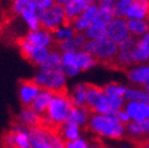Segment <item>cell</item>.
Masks as SVG:
<instances>
[{"label": "cell", "mask_w": 149, "mask_h": 148, "mask_svg": "<svg viewBox=\"0 0 149 148\" xmlns=\"http://www.w3.org/2000/svg\"><path fill=\"white\" fill-rule=\"evenodd\" d=\"M64 23H68V22H67L65 18L63 5L54 4L51 7L44 11L40 16V27L44 29H47L50 32L63 26Z\"/></svg>", "instance_id": "cell-7"}, {"label": "cell", "mask_w": 149, "mask_h": 148, "mask_svg": "<svg viewBox=\"0 0 149 148\" xmlns=\"http://www.w3.org/2000/svg\"><path fill=\"white\" fill-rule=\"evenodd\" d=\"M88 1H90L91 4H97V3L100 1V0H88Z\"/></svg>", "instance_id": "cell-43"}, {"label": "cell", "mask_w": 149, "mask_h": 148, "mask_svg": "<svg viewBox=\"0 0 149 148\" xmlns=\"http://www.w3.org/2000/svg\"><path fill=\"white\" fill-rule=\"evenodd\" d=\"M32 148H64V141L58 135L57 130L44 125L31 129Z\"/></svg>", "instance_id": "cell-4"}, {"label": "cell", "mask_w": 149, "mask_h": 148, "mask_svg": "<svg viewBox=\"0 0 149 148\" xmlns=\"http://www.w3.org/2000/svg\"><path fill=\"white\" fill-rule=\"evenodd\" d=\"M106 148H107V147H106Z\"/></svg>", "instance_id": "cell-44"}, {"label": "cell", "mask_w": 149, "mask_h": 148, "mask_svg": "<svg viewBox=\"0 0 149 148\" xmlns=\"http://www.w3.org/2000/svg\"><path fill=\"white\" fill-rule=\"evenodd\" d=\"M17 124L22 125V126H26L28 129L32 128H36L42 125V117L39 115L36 112L31 108V107H23L19 113L17 114Z\"/></svg>", "instance_id": "cell-17"}, {"label": "cell", "mask_w": 149, "mask_h": 148, "mask_svg": "<svg viewBox=\"0 0 149 148\" xmlns=\"http://www.w3.org/2000/svg\"><path fill=\"white\" fill-rule=\"evenodd\" d=\"M111 115H113V118L118 121V123H120V124H123V125H126L129 121H130V118H129V115H127V113L125 112V109L123 108V109H120V110H116V112H114V113H110Z\"/></svg>", "instance_id": "cell-39"}, {"label": "cell", "mask_w": 149, "mask_h": 148, "mask_svg": "<svg viewBox=\"0 0 149 148\" xmlns=\"http://www.w3.org/2000/svg\"><path fill=\"white\" fill-rule=\"evenodd\" d=\"M77 63H78V67L80 68V71L84 72V71H90L93 67H96L98 61L96 60L91 54H88L87 51L79 50V51H77Z\"/></svg>", "instance_id": "cell-27"}, {"label": "cell", "mask_w": 149, "mask_h": 148, "mask_svg": "<svg viewBox=\"0 0 149 148\" xmlns=\"http://www.w3.org/2000/svg\"><path fill=\"white\" fill-rule=\"evenodd\" d=\"M72 109L73 105L65 91L54 94L45 114L42 115V125L46 128L57 129L68 121Z\"/></svg>", "instance_id": "cell-1"}, {"label": "cell", "mask_w": 149, "mask_h": 148, "mask_svg": "<svg viewBox=\"0 0 149 148\" xmlns=\"http://www.w3.org/2000/svg\"><path fill=\"white\" fill-rule=\"evenodd\" d=\"M131 57L133 64L148 63L149 60V33L136 39L135 45L131 49Z\"/></svg>", "instance_id": "cell-13"}, {"label": "cell", "mask_w": 149, "mask_h": 148, "mask_svg": "<svg viewBox=\"0 0 149 148\" xmlns=\"http://www.w3.org/2000/svg\"><path fill=\"white\" fill-rule=\"evenodd\" d=\"M149 120L144 121H129L125 125V134L132 140H139L148 136Z\"/></svg>", "instance_id": "cell-18"}, {"label": "cell", "mask_w": 149, "mask_h": 148, "mask_svg": "<svg viewBox=\"0 0 149 148\" xmlns=\"http://www.w3.org/2000/svg\"><path fill=\"white\" fill-rule=\"evenodd\" d=\"M125 112L127 113L130 121H144L149 120V103L129 101L124 106Z\"/></svg>", "instance_id": "cell-14"}, {"label": "cell", "mask_w": 149, "mask_h": 148, "mask_svg": "<svg viewBox=\"0 0 149 148\" xmlns=\"http://www.w3.org/2000/svg\"><path fill=\"white\" fill-rule=\"evenodd\" d=\"M39 68L40 69H50V71L61 69V52H59L58 50L51 49L45 62H44Z\"/></svg>", "instance_id": "cell-31"}, {"label": "cell", "mask_w": 149, "mask_h": 148, "mask_svg": "<svg viewBox=\"0 0 149 148\" xmlns=\"http://www.w3.org/2000/svg\"><path fill=\"white\" fill-rule=\"evenodd\" d=\"M61 71L67 78H74L81 73L77 63V52L74 51L61 52Z\"/></svg>", "instance_id": "cell-16"}, {"label": "cell", "mask_w": 149, "mask_h": 148, "mask_svg": "<svg viewBox=\"0 0 149 148\" xmlns=\"http://www.w3.org/2000/svg\"><path fill=\"white\" fill-rule=\"evenodd\" d=\"M115 3H116V0H100L97 3V5H98V7H103V9L114 10Z\"/></svg>", "instance_id": "cell-40"}, {"label": "cell", "mask_w": 149, "mask_h": 148, "mask_svg": "<svg viewBox=\"0 0 149 148\" xmlns=\"http://www.w3.org/2000/svg\"><path fill=\"white\" fill-rule=\"evenodd\" d=\"M130 36L131 34L129 32L126 18L114 17L106 28V38H108L111 43H114L116 46L126 41Z\"/></svg>", "instance_id": "cell-9"}, {"label": "cell", "mask_w": 149, "mask_h": 148, "mask_svg": "<svg viewBox=\"0 0 149 148\" xmlns=\"http://www.w3.org/2000/svg\"><path fill=\"white\" fill-rule=\"evenodd\" d=\"M86 126L91 134L100 138L121 140L125 137V125L118 123L111 114L91 113Z\"/></svg>", "instance_id": "cell-2"}, {"label": "cell", "mask_w": 149, "mask_h": 148, "mask_svg": "<svg viewBox=\"0 0 149 148\" xmlns=\"http://www.w3.org/2000/svg\"><path fill=\"white\" fill-rule=\"evenodd\" d=\"M87 148H106V146H104L103 142L101 140H98V137H97V138H93L91 141H88Z\"/></svg>", "instance_id": "cell-41"}, {"label": "cell", "mask_w": 149, "mask_h": 148, "mask_svg": "<svg viewBox=\"0 0 149 148\" xmlns=\"http://www.w3.org/2000/svg\"><path fill=\"white\" fill-rule=\"evenodd\" d=\"M114 16V11L113 10H108V9H103V7H98V12H97V16H96L93 23L96 24H100L103 27H107L109 22L113 20Z\"/></svg>", "instance_id": "cell-34"}, {"label": "cell", "mask_w": 149, "mask_h": 148, "mask_svg": "<svg viewBox=\"0 0 149 148\" xmlns=\"http://www.w3.org/2000/svg\"><path fill=\"white\" fill-rule=\"evenodd\" d=\"M52 95H54V92L45 90V89H40V91L35 96V98L33 100V102L31 103L29 107H31L34 112H36L39 115L42 117L46 112V108L52 98Z\"/></svg>", "instance_id": "cell-21"}, {"label": "cell", "mask_w": 149, "mask_h": 148, "mask_svg": "<svg viewBox=\"0 0 149 148\" xmlns=\"http://www.w3.org/2000/svg\"><path fill=\"white\" fill-rule=\"evenodd\" d=\"M67 78L61 69L50 71V69H40L33 77V81L40 89H45L51 92H62L67 89Z\"/></svg>", "instance_id": "cell-3"}, {"label": "cell", "mask_w": 149, "mask_h": 148, "mask_svg": "<svg viewBox=\"0 0 149 148\" xmlns=\"http://www.w3.org/2000/svg\"><path fill=\"white\" fill-rule=\"evenodd\" d=\"M51 49H44V47H35L33 46V49L31 50V52L27 56L26 60H28L31 63H33L36 67H40V66L45 62L46 57L49 56Z\"/></svg>", "instance_id": "cell-30"}, {"label": "cell", "mask_w": 149, "mask_h": 148, "mask_svg": "<svg viewBox=\"0 0 149 148\" xmlns=\"http://www.w3.org/2000/svg\"><path fill=\"white\" fill-rule=\"evenodd\" d=\"M83 50L91 54L98 62L113 63L118 52V46L108 38H102L98 40H87Z\"/></svg>", "instance_id": "cell-5"}, {"label": "cell", "mask_w": 149, "mask_h": 148, "mask_svg": "<svg viewBox=\"0 0 149 148\" xmlns=\"http://www.w3.org/2000/svg\"><path fill=\"white\" fill-rule=\"evenodd\" d=\"M51 33H52V38H54V41L58 44V43H62V41L69 40L70 38H73L74 34H75V31L73 29V27L70 26V23H64L63 26L54 29Z\"/></svg>", "instance_id": "cell-29"}, {"label": "cell", "mask_w": 149, "mask_h": 148, "mask_svg": "<svg viewBox=\"0 0 149 148\" xmlns=\"http://www.w3.org/2000/svg\"><path fill=\"white\" fill-rule=\"evenodd\" d=\"M124 98L126 102L137 101V102H148L149 103V92L139 86H130L126 87L124 94Z\"/></svg>", "instance_id": "cell-25"}, {"label": "cell", "mask_w": 149, "mask_h": 148, "mask_svg": "<svg viewBox=\"0 0 149 148\" xmlns=\"http://www.w3.org/2000/svg\"><path fill=\"white\" fill-rule=\"evenodd\" d=\"M126 23L131 36L135 38H139L149 32L148 20H126Z\"/></svg>", "instance_id": "cell-26"}, {"label": "cell", "mask_w": 149, "mask_h": 148, "mask_svg": "<svg viewBox=\"0 0 149 148\" xmlns=\"http://www.w3.org/2000/svg\"><path fill=\"white\" fill-rule=\"evenodd\" d=\"M132 4H133V0H116V3L114 5V10H113L114 16L120 17V18H125L126 13H127V11Z\"/></svg>", "instance_id": "cell-36"}, {"label": "cell", "mask_w": 149, "mask_h": 148, "mask_svg": "<svg viewBox=\"0 0 149 148\" xmlns=\"http://www.w3.org/2000/svg\"><path fill=\"white\" fill-rule=\"evenodd\" d=\"M12 10L16 15L21 16L26 11L36 10V9L32 0H12Z\"/></svg>", "instance_id": "cell-35"}, {"label": "cell", "mask_w": 149, "mask_h": 148, "mask_svg": "<svg viewBox=\"0 0 149 148\" xmlns=\"http://www.w3.org/2000/svg\"><path fill=\"white\" fill-rule=\"evenodd\" d=\"M90 4L91 3L88 1V0H69L67 4H64L63 9H64L67 22L70 23V22L74 18H77Z\"/></svg>", "instance_id": "cell-20"}, {"label": "cell", "mask_w": 149, "mask_h": 148, "mask_svg": "<svg viewBox=\"0 0 149 148\" xmlns=\"http://www.w3.org/2000/svg\"><path fill=\"white\" fill-rule=\"evenodd\" d=\"M126 87L127 86H125L120 83H115V81H113V83H109L107 85H104L102 87V90L108 97H124Z\"/></svg>", "instance_id": "cell-32"}, {"label": "cell", "mask_w": 149, "mask_h": 148, "mask_svg": "<svg viewBox=\"0 0 149 148\" xmlns=\"http://www.w3.org/2000/svg\"><path fill=\"white\" fill-rule=\"evenodd\" d=\"M97 12H98V5L90 4L77 18H74L70 22V26L75 31V33H84L93 23L96 16H97Z\"/></svg>", "instance_id": "cell-11"}, {"label": "cell", "mask_w": 149, "mask_h": 148, "mask_svg": "<svg viewBox=\"0 0 149 148\" xmlns=\"http://www.w3.org/2000/svg\"><path fill=\"white\" fill-rule=\"evenodd\" d=\"M24 39L35 47L51 49L55 44L54 38H52V33L41 27L35 29V31H29L28 34L24 36Z\"/></svg>", "instance_id": "cell-12"}, {"label": "cell", "mask_w": 149, "mask_h": 148, "mask_svg": "<svg viewBox=\"0 0 149 148\" xmlns=\"http://www.w3.org/2000/svg\"><path fill=\"white\" fill-rule=\"evenodd\" d=\"M90 115H91V112L88 110L87 107H73L68 121L77 124L80 128H84L87 125Z\"/></svg>", "instance_id": "cell-24"}, {"label": "cell", "mask_w": 149, "mask_h": 148, "mask_svg": "<svg viewBox=\"0 0 149 148\" xmlns=\"http://www.w3.org/2000/svg\"><path fill=\"white\" fill-rule=\"evenodd\" d=\"M40 91V87L33 80H23L18 86V97L23 107H29L35 96Z\"/></svg>", "instance_id": "cell-15"}, {"label": "cell", "mask_w": 149, "mask_h": 148, "mask_svg": "<svg viewBox=\"0 0 149 148\" xmlns=\"http://www.w3.org/2000/svg\"><path fill=\"white\" fill-rule=\"evenodd\" d=\"M86 107L91 113L96 114H110L109 97L103 92L102 87L88 84L86 92Z\"/></svg>", "instance_id": "cell-6"}, {"label": "cell", "mask_w": 149, "mask_h": 148, "mask_svg": "<svg viewBox=\"0 0 149 148\" xmlns=\"http://www.w3.org/2000/svg\"><path fill=\"white\" fill-rule=\"evenodd\" d=\"M87 85V83H78L70 89L69 92H67L73 107H86Z\"/></svg>", "instance_id": "cell-19"}, {"label": "cell", "mask_w": 149, "mask_h": 148, "mask_svg": "<svg viewBox=\"0 0 149 148\" xmlns=\"http://www.w3.org/2000/svg\"><path fill=\"white\" fill-rule=\"evenodd\" d=\"M7 148H29L31 147V129L16 124L4 137Z\"/></svg>", "instance_id": "cell-8"}, {"label": "cell", "mask_w": 149, "mask_h": 148, "mask_svg": "<svg viewBox=\"0 0 149 148\" xmlns=\"http://www.w3.org/2000/svg\"><path fill=\"white\" fill-rule=\"evenodd\" d=\"M57 132L63 141L67 142V141H72V140H75V138L80 137L81 136V128L72 121H65L64 124L61 125V126L57 128Z\"/></svg>", "instance_id": "cell-23"}, {"label": "cell", "mask_w": 149, "mask_h": 148, "mask_svg": "<svg viewBox=\"0 0 149 148\" xmlns=\"http://www.w3.org/2000/svg\"><path fill=\"white\" fill-rule=\"evenodd\" d=\"M69 0H55V4H58V5H64L67 4Z\"/></svg>", "instance_id": "cell-42"}, {"label": "cell", "mask_w": 149, "mask_h": 148, "mask_svg": "<svg viewBox=\"0 0 149 148\" xmlns=\"http://www.w3.org/2000/svg\"><path fill=\"white\" fill-rule=\"evenodd\" d=\"M87 39L85 38L84 33H75L73 38H70L69 40L57 44L58 51L59 52H64V51H74V52H77V51L84 49V45Z\"/></svg>", "instance_id": "cell-22"}, {"label": "cell", "mask_w": 149, "mask_h": 148, "mask_svg": "<svg viewBox=\"0 0 149 148\" xmlns=\"http://www.w3.org/2000/svg\"><path fill=\"white\" fill-rule=\"evenodd\" d=\"M126 75L130 83L135 86L143 87L148 91L149 85V66L148 63H141V64H132L131 67L126 69Z\"/></svg>", "instance_id": "cell-10"}, {"label": "cell", "mask_w": 149, "mask_h": 148, "mask_svg": "<svg viewBox=\"0 0 149 148\" xmlns=\"http://www.w3.org/2000/svg\"><path fill=\"white\" fill-rule=\"evenodd\" d=\"M32 1L35 6L36 11H38V13H39V17L41 16V13L46 9H49V7H51L55 4V0H32Z\"/></svg>", "instance_id": "cell-38"}, {"label": "cell", "mask_w": 149, "mask_h": 148, "mask_svg": "<svg viewBox=\"0 0 149 148\" xmlns=\"http://www.w3.org/2000/svg\"><path fill=\"white\" fill-rule=\"evenodd\" d=\"M87 146H88V141L83 136H80L75 140H72V141L64 142V148H87Z\"/></svg>", "instance_id": "cell-37"}, {"label": "cell", "mask_w": 149, "mask_h": 148, "mask_svg": "<svg viewBox=\"0 0 149 148\" xmlns=\"http://www.w3.org/2000/svg\"><path fill=\"white\" fill-rule=\"evenodd\" d=\"M106 28L107 27L92 23L84 32V35H85V38L87 40H98V39H102V38H106Z\"/></svg>", "instance_id": "cell-33"}, {"label": "cell", "mask_w": 149, "mask_h": 148, "mask_svg": "<svg viewBox=\"0 0 149 148\" xmlns=\"http://www.w3.org/2000/svg\"><path fill=\"white\" fill-rule=\"evenodd\" d=\"M149 15V6L148 5H142L135 3L131 5L127 13H126V20H148Z\"/></svg>", "instance_id": "cell-28"}]
</instances>
